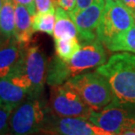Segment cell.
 Returning <instances> with one entry per match:
<instances>
[{
    "label": "cell",
    "instance_id": "obj_8",
    "mask_svg": "<svg viewBox=\"0 0 135 135\" xmlns=\"http://www.w3.org/2000/svg\"><path fill=\"white\" fill-rule=\"evenodd\" d=\"M113 135L135 129V109L112 102L99 112L93 111L89 119Z\"/></svg>",
    "mask_w": 135,
    "mask_h": 135
},
{
    "label": "cell",
    "instance_id": "obj_11",
    "mask_svg": "<svg viewBox=\"0 0 135 135\" xmlns=\"http://www.w3.org/2000/svg\"><path fill=\"white\" fill-rule=\"evenodd\" d=\"M22 45L15 38L0 35V78L7 77L13 71L21 57Z\"/></svg>",
    "mask_w": 135,
    "mask_h": 135
},
{
    "label": "cell",
    "instance_id": "obj_10",
    "mask_svg": "<svg viewBox=\"0 0 135 135\" xmlns=\"http://www.w3.org/2000/svg\"><path fill=\"white\" fill-rule=\"evenodd\" d=\"M105 0H95L90 6L82 11H73L70 14L76 25L78 38L80 44L93 42L97 39V30L105 9Z\"/></svg>",
    "mask_w": 135,
    "mask_h": 135
},
{
    "label": "cell",
    "instance_id": "obj_14",
    "mask_svg": "<svg viewBox=\"0 0 135 135\" xmlns=\"http://www.w3.org/2000/svg\"><path fill=\"white\" fill-rule=\"evenodd\" d=\"M55 18L53 31L54 39L78 38L79 32L77 26L68 11L59 5H55Z\"/></svg>",
    "mask_w": 135,
    "mask_h": 135
},
{
    "label": "cell",
    "instance_id": "obj_16",
    "mask_svg": "<svg viewBox=\"0 0 135 135\" xmlns=\"http://www.w3.org/2000/svg\"><path fill=\"white\" fill-rule=\"evenodd\" d=\"M105 46L110 51H128L135 53V24Z\"/></svg>",
    "mask_w": 135,
    "mask_h": 135
},
{
    "label": "cell",
    "instance_id": "obj_28",
    "mask_svg": "<svg viewBox=\"0 0 135 135\" xmlns=\"http://www.w3.org/2000/svg\"><path fill=\"white\" fill-rule=\"evenodd\" d=\"M113 1H119V0H113Z\"/></svg>",
    "mask_w": 135,
    "mask_h": 135
},
{
    "label": "cell",
    "instance_id": "obj_6",
    "mask_svg": "<svg viewBox=\"0 0 135 135\" xmlns=\"http://www.w3.org/2000/svg\"><path fill=\"white\" fill-rule=\"evenodd\" d=\"M134 24V17L121 2L105 0V9L97 30V39L105 45Z\"/></svg>",
    "mask_w": 135,
    "mask_h": 135
},
{
    "label": "cell",
    "instance_id": "obj_24",
    "mask_svg": "<svg viewBox=\"0 0 135 135\" xmlns=\"http://www.w3.org/2000/svg\"><path fill=\"white\" fill-rule=\"evenodd\" d=\"M119 2H121L130 11L135 19V0H119Z\"/></svg>",
    "mask_w": 135,
    "mask_h": 135
},
{
    "label": "cell",
    "instance_id": "obj_17",
    "mask_svg": "<svg viewBox=\"0 0 135 135\" xmlns=\"http://www.w3.org/2000/svg\"><path fill=\"white\" fill-rule=\"evenodd\" d=\"M54 45L56 55L65 61L71 59L81 47V44L78 38H57L54 39Z\"/></svg>",
    "mask_w": 135,
    "mask_h": 135
},
{
    "label": "cell",
    "instance_id": "obj_12",
    "mask_svg": "<svg viewBox=\"0 0 135 135\" xmlns=\"http://www.w3.org/2000/svg\"><path fill=\"white\" fill-rule=\"evenodd\" d=\"M33 33L31 14L24 5L15 4V38L25 46L31 43Z\"/></svg>",
    "mask_w": 135,
    "mask_h": 135
},
{
    "label": "cell",
    "instance_id": "obj_20",
    "mask_svg": "<svg viewBox=\"0 0 135 135\" xmlns=\"http://www.w3.org/2000/svg\"><path fill=\"white\" fill-rule=\"evenodd\" d=\"M35 5L37 13L55 10V5L52 0H35Z\"/></svg>",
    "mask_w": 135,
    "mask_h": 135
},
{
    "label": "cell",
    "instance_id": "obj_22",
    "mask_svg": "<svg viewBox=\"0 0 135 135\" xmlns=\"http://www.w3.org/2000/svg\"><path fill=\"white\" fill-rule=\"evenodd\" d=\"M58 5L61 6L68 12H71L76 9L77 0H59Z\"/></svg>",
    "mask_w": 135,
    "mask_h": 135
},
{
    "label": "cell",
    "instance_id": "obj_25",
    "mask_svg": "<svg viewBox=\"0 0 135 135\" xmlns=\"http://www.w3.org/2000/svg\"><path fill=\"white\" fill-rule=\"evenodd\" d=\"M119 135H135V129H133V130H128L125 132V133H123Z\"/></svg>",
    "mask_w": 135,
    "mask_h": 135
},
{
    "label": "cell",
    "instance_id": "obj_26",
    "mask_svg": "<svg viewBox=\"0 0 135 135\" xmlns=\"http://www.w3.org/2000/svg\"><path fill=\"white\" fill-rule=\"evenodd\" d=\"M3 4H4V0H0V12H1V10H2Z\"/></svg>",
    "mask_w": 135,
    "mask_h": 135
},
{
    "label": "cell",
    "instance_id": "obj_21",
    "mask_svg": "<svg viewBox=\"0 0 135 135\" xmlns=\"http://www.w3.org/2000/svg\"><path fill=\"white\" fill-rule=\"evenodd\" d=\"M15 4H22L26 7V9L29 11V12L31 14V16L36 15V5H35V0H13Z\"/></svg>",
    "mask_w": 135,
    "mask_h": 135
},
{
    "label": "cell",
    "instance_id": "obj_27",
    "mask_svg": "<svg viewBox=\"0 0 135 135\" xmlns=\"http://www.w3.org/2000/svg\"><path fill=\"white\" fill-rule=\"evenodd\" d=\"M52 2L54 3V5H58L59 4V0H52Z\"/></svg>",
    "mask_w": 135,
    "mask_h": 135
},
{
    "label": "cell",
    "instance_id": "obj_18",
    "mask_svg": "<svg viewBox=\"0 0 135 135\" xmlns=\"http://www.w3.org/2000/svg\"><path fill=\"white\" fill-rule=\"evenodd\" d=\"M55 19V10L37 13L32 17L33 31L45 32L48 35L53 36Z\"/></svg>",
    "mask_w": 135,
    "mask_h": 135
},
{
    "label": "cell",
    "instance_id": "obj_3",
    "mask_svg": "<svg viewBox=\"0 0 135 135\" xmlns=\"http://www.w3.org/2000/svg\"><path fill=\"white\" fill-rule=\"evenodd\" d=\"M47 63L38 45H25L13 71L8 75L20 87L29 91L30 98H40L46 83Z\"/></svg>",
    "mask_w": 135,
    "mask_h": 135
},
{
    "label": "cell",
    "instance_id": "obj_9",
    "mask_svg": "<svg viewBox=\"0 0 135 135\" xmlns=\"http://www.w3.org/2000/svg\"><path fill=\"white\" fill-rule=\"evenodd\" d=\"M42 133L45 135H113L88 119L59 117L51 112L47 117Z\"/></svg>",
    "mask_w": 135,
    "mask_h": 135
},
{
    "label": "cell",
    "instance_id": "obj_5",
    "mask_svg": "<svg viewBox=\"0 0 135 135\" xmlns=\"http://www.w3.org/2000/svg\"><path fill=\"white\" fill-rule=\"evenodd\" d=\"M66 82L95 112L103 110L114 99L108 80L97 71L83 73L71 78Z\"/></svg>",
    "mask_w": 135,
    "mask_h": 135
},
{
    "label": "cell",
    "instance_id": "obj_2",
    "mask_svg": "<svg viewBox=\"0 0 135 135\" xmlns=\"http://www.w3.org/2000/svg\"><path fill=\"white\" fill-rule=\"evenodd\" d=\"M96 71L108 80L114 96L113 102L135 109V53L114 54Z\"/></svg>",
    "mask_w": 135,
    "mask_h": 135
},
{
    "label": "cell",
    "instance_id": "obj_19",
    "mask_svg": "<svg viewBox=\"0 0 135 135\" xmlns=\"http://www.w3.org/2000/svg\"><path fill=\"white\" fill-rule=\"evenodd\" d=\"M13 107L0 104V135H10V118Z\"/></svg>",
    "mask_w": 135,
    "mask_h": 135
},
{
    "label": "cell",
    "instance_id": "obj_23",
    "mask_svg": "<svg viewBox=\"0 0 135 135\" xmlns=\"http://www.w3.org/2000/svg\"><path fill=\"white\" fill-rule=\"evenodd\" d=\"M95 0H77L76 9L74 11H82L93 4Z\"/></svg>",
    "mask_w": 135,
    "mask_h": 135
},
{
    "label": "cell",
    "instance_id": "obj_13",
    "mask_svg": "<svg viewBox=\"0 0 135 135\" xmlns=\"http://www.w3.org/2000/svg\"><path fill=\"white\" fill-rule=\"evenodd\" d=\"M28 98L29 91L15 84L9 77L0 78V104L15 108Z\"/></svg>",
    "mask_w": 135,
    "mask_h": 135
},
{
    "label": "cell",
    "instance_id": "obj_4",
    "mask_svg": "<svg viewBox=\"0 0 135 135\" xmlns=\"http://www.w3.org/2000/svg\"><path fill=\"white\" fill-rule=\"evenodd\" d=\"M45 99L28 98L13 109L10 118L11 135H37L42 130L50 113Z\"/></svg>",
    "mask_w": 135,
    "mask_h": 135
},
{
    "label": "cell",
    "instance_id": "obj_7",
    "mask_svg": "<svg viewBox=\"0 0 135 135\" xmlns=\"http://www.w3.org/2000/svg\"><path fill=\"white\" fill-rule=\"evenodd\" d=\"M48 104L51 113L59 117L89 119L93 111L67 82L51 86Z\"/></svg>",
    "mask_w": 135,
    "mask_h": 135
},
{
    "label": "cell",
    "instance_id": "obj_15",
    "mask_svg": "<svg viewBox=\"0 0 135 135\" xmlns=\"http://www.w3.org/2000/svg\"><path fill=\"white\" fill-rule=\"evenodd\" d=\"M15 34V3L13 0H4L0 12V35L11 38Z\"/></svg>",
    "mask_w": 135,
    "mask_h": 135
},
{
    "label": "cell",
    "instance_id": "obj_1",
    "mask_svg": "<svg viewBox=\"0 0 135 135\" xmlns=\"http://www.w3.org/2000/svg\"><path fill=\"white\" fill-rule=\"evenodd\" d=\"M106 62L104 45L99 40L81 44V47L71 59L65 61L53 57L47 65L46 84L50 86L62 85L79 74L98 68Z\"/></svg>",
    "mask_w": 135,
    "mask_h": 135
}]
</instances>
